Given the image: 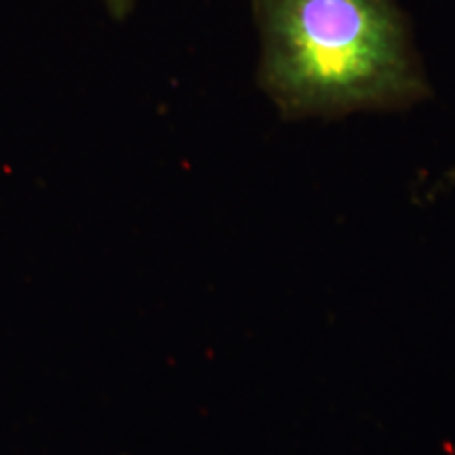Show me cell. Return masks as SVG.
Masks as SVG:
<instances>
[{"mask_svg": "<svg viewBox=\"0 0 455 455\" xmlns=\"http://www.w3.org/2000/svg\"><path fill=\"white\" fill-rule=\"evenodd\" d=\"M258 83L287 121L398 112L430 98L396 0H251Z\"/></svg>", "mask_w": 455, "mask_h": 455, "instance_id": "1", "label": "cell"}, {"mask_svg": "<svg viewBox=\"0 0 455 455\" xmlns=\"http://www.w3.org/2000/svg\"><path fill=\"white\" fill-rule=\"evenodd\" d=\"M108 11H110L112 17H116V20H123V17H127L131 13V9H133V3L135 0H104Z\"/></svg>", "mask_w": 455, "mask_h": 455, "instance_id": "2", "label": "cell"}]
</instances>
